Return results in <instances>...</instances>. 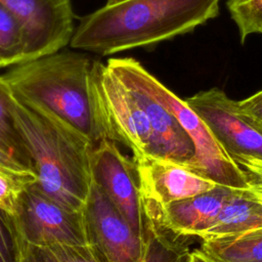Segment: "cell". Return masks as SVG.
Masks as SVG:
<instances>
[{
    "mask_svg": "<svg viewBox=\"0 0 262 262\" xmlns=\"http://www.w3.org/2000/svg\"><path fill=\"white\" fill-rule=\"evenodd\" d=\"M241 111L256 122L262 123V90L238 101Z\"/></svg>",
    "mask_w": 262,
    "mask_h": 262,
    "instance_id": "cell-26",
    "label": "cell"
},
{
    "mask_svg": "<svg viewBox=\"0 0 262 262\" xmlns=\"http://www.w3.org/2000/svg\"><path fill=\"white\" fill-rule=\"evenodd\" d=\"M12 219L17 234L33 245H90L83 211L63 207L37 182L21 191Z\"/></svg>",
    "mask_w": 262,
    "mask_h": 262,
    "instance_id": "cell-5",
    "label": "cell"
},
{
    "mask_svg": "<svg viewBox=\"0 0 262 262\" xmlns=\"http://www.w3.org/2000/svg\"><path fill=\"white\" fill-rule=\"evenodd\" d=\"M260 34H262V29H261V31H260Z\"/></svg>",
    "mask_w": 262,
    "mask_h": 262,
    "instance_id": "cell-29",
    "label": "cell"
},
{
    "mask_svg": "<svg viewBox=\"0 0 262 262\" xmlns=\"http://www.w3.org/2000/svg\"><path fill=\"white\" fill-rule=\"evenodd\" d=\"M184 100L231 158L251 156L262 160V123L245 115L238 101L216 87L200 91Z\"/></svg>",
    "mask_w": 262,
    "mask_h": 262,
    "instance_id": "cell-6",
    "label": "cell"
},
{
    "mask_svg": "<svg viewBox=\"0 0 262 262\" xmlns=\"http://www.w3.org/2000/svg\"><path fill=\"white\" fill-rule=\"evenodd\" d=\"M106 68L117 77L138 86L172 114L192 140L194 156L186 167L219 185L250 189L247 174L214 136L201 117L132 57H111Z\"/></svg>",
    "mask_w": 262,
    "mask_h": 262,
    "instance_id": "cell-4",
    "label": "cell"
},
{
    "mask_svg": "<svg viewBox=\"0 0 262 262\" xmlns=\"http://www.w3.org/2000/svg\"><path fill=\"white\" fill-rule=\"evenodd\" d=\"M92 180L128 220L146 237V220L134 159L120 151L116 141L103 139L91 150Z\"/></svg>",
    "mask_w": 262,
    "mask_h": 262,
    "instance_id": "cell-7",
    "label": "cell"
},
{
    "mask_svg": "<svg viewBox=\"0 0 262 262\" xmlns=\"http://www.w3.org/2000/svg\"><path fill=\"white\" fill-rule=\"evenodd\" d=\"M187 262H221V261L209 256L201 249H198L190 252Z\"/></svg>",
    "mask_w": 262,
    "mask_h": 262,
    "instance_id": "cell-27",
    "label": "cell"
},
{
    "mask_svg": "<svg viewBox=\"0 0 262 262\" xmlns=\"http://www.w3.org/2000/svg\"><path fill=\"white\" fill-rule=\"evenodd\" d=\"M232 160L247 174L252 192L262 199V160L251 156H235Z\"/></svg>",
    "mask_w": 262,
    "mask_h": 262,
    "instance_id": "cell-24",
    "label": "cell"
},
{
    "mask_svg": "<svg viewBox=\"0 0 262 262\" xmlns=\"http://www.w3.org/2000/svg\"><path fill=\"white\" fill-rule=\"evenodd\" d=\"M227 10L234 21L241 43L253 34H260L262 29V0H227Z\"/></svg>",
    "mask_w": 262,
    "mask_h": 262,
    "instance_id": "cell-20",
    "label": "cell"
},
{
    "mask_svg": "<svg viewBox=\"0 0 262 262\" xmlns=\"http://www.w3.org/2000/svg\"><path fill=\"white\" fill-rule=\"evenodd\" d=\"M48 248L59 262H103L91 245L55 244Z\"/></svg>",
    "mask_w": 262,
    "mask_h": 262,
    "instance_id": "cell-22",
    "label": "cell"
},
{
    "mask_svg": "<svg viewBox=\"0 0 262 262\" xmlns=\"http://www.w3.org/2000/svg\"><path fill=\"white\" fill-rule=\"evenodd\" d=\"M0 165L17 170L34 171L32 165L0 138Z\"/></svg>",
    "mask_w": 262,
    "mask_h": 262,
    "instance_id": "cell-25",
    "label": "cell"
},
{
    "mask_svg": "<svg viewBox=\"0 0 262 262\" xmlns=\"http://www.w3.org/2000/svg\"><path fill=\"white\" fill-rule=\"evenodd\" d=\"M128 1H130V0H106L105 5H107V6H114V5H119V4L128 2Z\"/></svg>",
    "mask_w": 262,
    "mask_h": 262,
    "instance_id": "cell-28",
    "label": "cell"
},
{
    "mask_svg": "<svg viewBox=\"0 0 262 262\" xmlns=\"http://www.w3.org/2000/svg\"><path fill=\"white\" fill-rule=\"evenodd\" d=\"M117 78L134 93L148 117L151 128L149 155L187 165L194 156V146L176 118L144 90L129 81Z\"/></svg>",
    "mask_w": 262,
    "mask_h": 262,
    "instance_id": "cell-13",
    "label": "cell"
},
{
    "mask_svg": "<svg viewBox=\"0 0 262 262\" xmlns=\"http://www.w3.org/2000/svg\"><path fill=\"white\" fill-rule=\"evenodd\" d=\"M17 261V233L12 216L0 209V262Z\"/></svg>",
    "mask_w": 262,
    "mask_h": 262,
    "instance_id": "cell-21",
    "label": "cell"
},
{
    "mask_svg": "<svg viewBox=\"0 0 262 262\" xmlns=\"http://www.w3.org/2000/svg\"><path fill=\"white\" fill-rule=\"evenodd\" d=\"M12 107V93L0 75V138L32 165L28 150L16 129Z\"/></svg>",
    "mask_w": 262,
    "mask_h": 262,
    "instance_id": "cell-19",
    "label": "cell"
},
{
    "mask_svg": "<svg viewBox=\"0 0 262 262\" xmlns=\"http://www.w3.org/2000/svg\"><path fill=\"white\" fill-rule=\"evenodd\" d=\"M36 181L34 171L17 170L0 165V209L12 216L21 191Z\"/></svg>",
    "mask_w": 262,
    "mask_h": 262,
    "instance_id": "cell-18",
    "label": "cell"
},
{
    "mask_svg": "<svg viewBox=\"0 0 262 262\" xmlns=\"http://www.w3.org/2000/svg\"><path fill=\"white\" fill-rule=\"evenodd\" d=\"M221 0H130L83 16L70 47L98 55L148 47L192 32L219 13Z\"/></svg>",
    "mask_w": 262,
    "mask_h": 262,
    "instance_id": "cell-2",
    "label": "cell"
},
{
    "mask_svg": "<svg viewBox=\"0 0 262 262\" xmlns=\"http://www.w3.org/2000/svg\"><path fill=\"white\" fill-rule=\"evenodd\" d=\"M89 244L103 262H140L145 238L140 236L124 215L92 180L83 208Z\"/></svg>",
    "mask_w": 262,
    "mask_h": 262,
    "instance_id": "cell-9",
    "label": "cell"
},
{
    "mask_svg": "<svg viewBox=\"0 0 262 262\" xmlns=\"http://www.w3.org/2000/svg\"><path fill=\"white\" fill-rule=\"evenodd\" d=\"M17 233V232H16ZM16 262H59L48 247L33 245L17 234Z\"/></svg>",
    "mask_w": 262,
    "mask_h": 262,
    "instance_id": "cell-23",
    "label": "cell"
},
{
    "mask_svg": "<svg viewBox=\"0 0 262 262\" xmlns=\"http://www.w3.org/2000/svg\"><path fill=\"white\" fill-rule=\"evenodd\" d=\"M235 188H215L167 205L143 204L145 219L183 236H200L212 226Z\"/></svg>",
    "mask_w": 262,
    "mask_h": 262,
    "instance_id": "cell-12",
    "label": "cell"
},
{
    "mask_svg": "<svg viewBox=\"0 0 262 262\" xmlns=\"http://www.w3.org/2000/svg\"><path fill=\"white\" fill-rule=\"evenodd\" d=\"M259 227H262V199L251 189H234L215 222L199 237L207 241Z\"/></svg>",
    "mask_w": 262,
    "mask_h": 262,
    "instance_id": "cell-14",
    "label": "cell"
},
{
    "mask_svg": "<svg viewBox=\"0 0 262 262\" xmlns=\"http://www.w3.org/2000/svg\"><path fill=\"white\" fill-rule=\"evenodd\" d=\"M93 77L113 139L128 146L133 156L149 155L150 123L134 93L99 59L94 61Z\"/></svg>",
    "mask_w": 262,
    "mask_h": 262,
    "instance_id": "cell-8",
    "label": "cell"
},
{
    "mask_svg": "<svg viewBox=\"0 0 262 262\" xmlns=\"http://www.w3.org/2000/svg\"><path fill=\"white\" fill-rule=\"evenodd\" d=\"M95 58L58 50L10 67L2 78L18 101L67 122L93 144L113 140L93 77Z\"/></svg>",
    "mask_w": 262,
    "mask_h": 262,
    "instance_id": "cell-1",
    "label": "cell"
},
{
    "mask_svg": "<svg viewBox=\"0 0 262 262\" xmlns=\"http://www.w3.org/2000/svg\"><path fill=\"white\" fill-rule=\"evenodd\" d=\"M142 202L167 205L215 188L218 184L186 166L151 155L133 156Z\"/></svg>",
    "mask_w": 262,
    "mask_h": 262,
    "instance_id": "cell-11",
    "label": "cell"
},
{
    "mask_svg": "<svg viewBox=\"0 0 262 262\" xmlns=\"http://www.w3.org/2000/svg\"><path fill=\"white\" fill-rule=\"evenodd\" d=\"M12 113L39 187L63 207L82 211L92 184L94 144L58 117L14 97Z\"/></svg>",
    "mask_w": 262,
    "mask_h": 262,
    "instance_id": "cell-3",
    "label": "cell"
},
{
    "mask_svg": "<svg viewBox=\"0 0 262 262\" xmlns=\"http://www.w3.org/2000/svg\"><path fill=\"white\" fill-rule=\"evenodd\" d=\"M201 250L221 262H262V227L202 241Z\"/></svg>",
    "mask_w": 262,
    "mask_h": 262,
    "instance_id": "cell-15",
    "label": "cell"
},
{
    "mask_svg": "<svg viewBox=\"0 0 262 262\" xmlns=\"http://www.w3.org/2000/svg\"><path fill=\"white\" fill-rule=\"evenodd\" d=\"M0 3L25 29L27 60L56 52L70 44L75 31L72 0H0Z\"/></svg>",
    "mask_w": 262,
    "mask_h": 262,
    "instance_id": "cell-10",
    "label": "cell"
},
{
    "mask_svg": "<svg viewBox=\"0 0 262 262\" xmlns=\"http://www.w3.org/2000/svg\"><path fill=\"white\" fill-rule=\"evenodd\" d=\"M28 40L17 17L0 3V69L27 60Z\"/></svg>",
    "mask_w": 262,
    "mask_h": 262,
    "instance_id": "cell-17",
    "label": "cell"
},
{
    "mask_svg": "<svg viewBox=\"0 0 262 262\" xmlns=\"http://www.w3.org/2000/svg\"><path fill=\"white\" fill-rule=\"evenodd\" d=\"M189 237L146 220L145 249L140 262H187L191 252Z\"/></svg>",
    "mask_w": 262,
    "mask_h": 262,
    "instance_id": "cell-16",
    "label": "cell"
}]
</instances>
